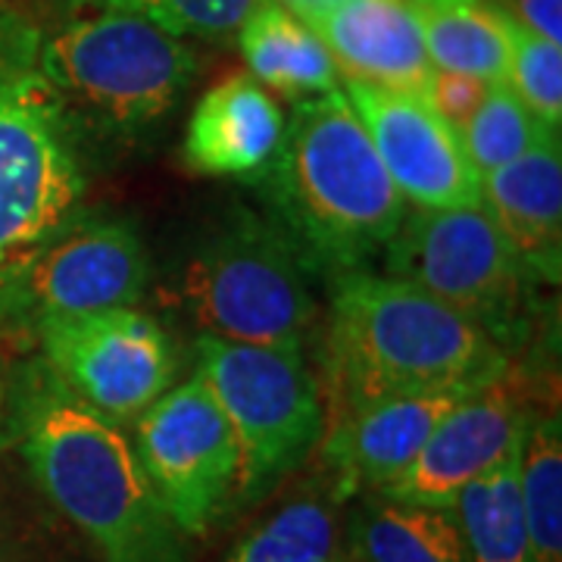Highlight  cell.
I'll return each instance as SVG.
<instances>
[{
	"instance_id": "1",
	"label": "cell",
	"mask_w": 562,
	"mask_h": 562,
	"mask_svg": "<svg viewBox=\"0 0 562 562\" xmlns=\"http://www.w3.org/2000/svg\"><path fill=\"white\" fill-rule=\"evenodd\" d=\"M13 431L44 497L103 562H191L188 535L154 494L122 425L85 406L47 366L25 384Z\"/></svg>"
},
{
	"instance_id": "2",
	"label": "cell",
	"mask_w": 562,
	"mask_h": 562,
	"mask_svg": "<svg viewBox=\"0 0 562 562\" xmlns=\"http://www.w3.org/2000/svg\"><path fill=\"white\" fill-rule=\"evenodd\" d=\"M325 360L335 419L387 397L479 391L506 372L501 344L475 322L409 281L366 269L335 281Z\"/></svg>"
},
{
	"instance_id": "3",
	"label": "cell",
	"mask_w": 562,
	"mask_h": 562,
	"mask_svg": "<svg viewBox=\"0 0 562 562\" xmlns=\"http://www.w3.org/2000/svg\"><path fill=\"white\" fill-rule=\"evenodd\" d=\"M269 169L297 247L338 276L384 254L406 216V198L341 88L294 106Z\"/></svg>"
},
{
	"instance_id": "4",
	"label": "cell",
	"mask_w": 562,
	"mask_h": 562,
	"mask_svg": "<svg viewBox=\"0 0 562 562\" xmlns=\"http://www.w3.org/2000/svg\"><path fill=\"white\" fill-rule=\"evenodd\" d=\"M81 198L79 120L41 69V22L0 0V297Z\"/></svg>"
},
{
	"instance_id": "5",
	"label": "cell",
	"mask_w": 562,
	"mask_h": 562,
	"mask_svg": "<svg viewBox=\"0 0 562 562\" xmlns=\"http://www.w3.org/2000/svg\"><path fill=\"white\" fill-rule=\"evenodd\" d=\"M41 69L66 106L110 132H144L166 120L198 72V54L138 13L76 3L41 25Z\"/></svg>"
},
{
	"instance_id": "6",
	"label": "cell",
	"mask_w": 562,
	"mask_h": 562,
	"mask_svg": "<svg viewBox=\"0 0 562 562\" xmlns=\"http://www.w3.org/2000/svg\"><path fill=\"white\" fill-rule=\"evenodd\" d=\"M181 303L203 335L232 344L301 350L319 319L297 241L254 216L198 247L181 276Z\"/></svg>"
},
{
	"instance_id": "7",
	"label": "cell",
	"mask_w": 562,
	"mask_h": 562,
	"mask_svg": "<svg viewBox=\"0 0 562 562\" xmlns=\"http://www.w3.org/2000/svg\"><path fill=\"white\" fill-rule=\"evenodd\" d=\"M198 372L238 441V506L266 501L325 435L319 382L303 350L203 335Z\"/></svg>"
},
{
	"instance_id": "8",
	"label": "cell",
	"mask_w": 562,
	"mask_h": 562,
	"mask_svg": "<svg viewBox=\"0 0 562 562\" xmlns=\"http://www.w3.org/2000/svg\"><path fill=\"white\" fill-rule=\"evenodd\" d=\"M384 276L422 288L494 341L522 325L528 266L482 203L419 206L384 247Z\"/></svg>"
},
{
	"instance_id": "9",
	"label": "cell",
	"mask_w": 562,
	"mask_h": 562,
	"mask_svg": "<svg viewBox=\"0 0 562 562\" xmlns=\"http://www.w3.org/2000/svg\"><path fill=\"white\" fill-rule=\"evenodd\" d=\"M132 450L188 538L206 535L238 506V441L201 372L140 413Z\"/></svg>"
},
{
	"instance_id": "10",
	"label": "cell",
	"mask_w": 562,
	"mask_h": 562,
	"mask_svg": "<svg viewBox=\"0 0 562 562\" xmlns=\"http://www.w3.org/2000/svg\"><path fill=\"white\" fill-rule=\"evenodd\" d=\"M44 366L103 419L135 422L172 387L176 350L162 325L135 306L35 325Z\"/></svg>"
},
{
	"instance_id": "11",
	"label": "cell",
	"mask_w": 562,
	"mask_h": 562,
	"mask_svg": "<svg viewBox=\"0 0 562 562\" xmlns=\"http://www.w3.org/2000/svg\"><path fill=\"white\" fill-rule=\"evenodd\" d=\"M147 279L150 260L128 222L76 213L0 297V319L13 316L38 325L135 306Z\"/></svg>"
},
{
	"instance_id": "12",
	"label": "cell",
	"mask_w": 562,
	"mask_h": 562,
	"mask_svg": "<svg viewBox=\"0 0 562 562\" xmlns=\"http://www.w3.org/2000/svg\"><path fill=\"white\" fill-rule=\"evenodd\" d=\"M341 81L344 98L360 116L375 154L406 201L416 206L482 203V176L465 157L457 132L428 101L347 76Z\"/></svg>"
},
{
	"instance_id": "13",
	"label": "cell",
	"mask_w": 562,
	"mask_h": 562,
	"mask_svg": "<svg viewBox=\"0 0 562 562\" xmlns=\"http://www.w3.org/2000/svg\"><path fill=\"white\" fill-rule=\"evenodd\" d=\"M528 419L531 416L503 391L501 382L487 384L462 397L435 425L419 457L379 494L416 506L453 509L462 487L487 475L522 441Z\"/></svg>"
},
{
	"instance_id": "14",
	"label": "cell",
	"mask_w": 562,
	"mask_h": 562,
	"mask_svg": "<svg viewBox=\"0 0 562 562\" xmlns=\"http://www.w3.org/2000/svg\"><path fill=\"white\" fill-rule=\"evenodd\" d=\"M482 391V387H479ZM475 391L406 394L366 403L331 422L322 435V457L331 472V497L344 501L362 491H384L419 457L435 425Z\"/></svg>"
},
{
	"instance_id": "15",
	"label": "cell",
	"mask_w": 562,
	"mask_h": 562,
	"mask_svg": "<svg viewBox=\"0 0 562 562\" xmlns=\"http://www.w3.org/2000/svg\"><path fill=\"white\" fill-rule=\"evenodd\" d=\"M306 25L328 47L341 76L425 101L435 63L403 0H344Z\"/></svg>"
},
{
	"instance_id": "16",
	"label": "cell",
	"mask_w": 562,
	"mask_h": 562,
	"mask_svg": "<svg viewBox=\"0 0 562 562\" xmlns=\"http://www.w3.org/2000/svg\"><path fill=\"white\" fill-rule=\"evenodd\" d=\"M284 135L279 103L250 72L213 85L188 122L181 157L201 176L266 172Z\"/></svg>"
},
{
	"instance_id": "17",
	"label": "cell",
	"mask_w": 562,
	"mask_h": 562,
	"mask_svg": "<svg viewBox=\"0 0 562 562\" xmlns=\"http://www.w3.org/2000/svg\"><path fill=\"white\" fill-rule=\"evenodd\" d=\"M482 206L528 266L531 279L560 281L562 150L550 138L482 176Z\"/></svg>"
},
{
	"instance_id": "18",
	"label": "cell",
	"mask_w": 562,
	"mask_h": 562,
	"mask_svg": "<svg viewBox=\"0 0 562 562\" xmlns=\"http://www.w3.org/2000/svg\"><path fill=\"white\" fill-rule=\"evenodd\" d=\"M250 76L288 98H316L341 85L328 47L306 22L276 0H260L238 29Z\"/></svg>"
},
{
	"instance_id": "19",
	"label": "cell",
	"mask_w": 562,
	"mask_h": 562,
	"mask_svg": "<svg viewBox=\"0 0 562 562\" xmlns=\"http://www.w3.org/2000/svg\"><path fill=\"white\" fill-rule=\"evenodd\" d=\"M353 553L360 562H469L453 509L369 497L353 516Z\"/></svg>"
},
{
	"instance_id": "20",
	"label": "cell",
	"mask_w": 562,
	"mask_h": 562,
	"mask_svg": "<svg viewBox=\"0 0 562 562\" xmlns=\"http://www.w3.org/2000/svg\"><path fill=\"white\" fill-rule=\"evenodd\" d=\"M435 69L506 81V32L491 0H403Z\"/></svg>"
},
{
	"instance_id": "21",
	"label": "cell",
	"mask_w": 562,
	"mask_h": 562,
	"mask_svg": "<svg viewBox=\"0 0 562 562\" xmlns=\"http://www.w3.org/2000/svg\"><path fill=\"white\" fill-rule=\"evenodd\" d=\"M522 441L487 475L462 487L457 497L453 513L469 550V562H535L519 497Z\"/></svg>"
},
{
	"instance_id": "22",
	"label": "cell",
	"mask_w": 562,
	"mask_h": 562,
	"mask_svg": "<svg viewBox=\"0 0 562 562\" xmlns=\"http://www.w3.org/2000/svg\"><path fill=\"white\" fill-rule=\"evenodd\" d=\"M519 497L535 562H562L560 416L528 419L519 457Z\"/></svg>"
},
{
	"instance_id": "23",
	"label": "cell",
	"mask_w": 562,
	"mask_h": 562,
	"mask_svg": "<svg viewBox=\"0 0 562 562\" xmlns=\"http://www.w3.org/2000/svg\"><path fill=\"white\" fill-rule=\"evenodd\" d=\"M225 562H338L335 497L303 494L279 506Z\"/></svg>"
},
{
	"instance_id": "24",
	"label": "cell",
	"mask_w": 562,
	"mask_h": 562,
	"mask_svg": "<svg viewBox=\"0 0 562 562\" xmlns=\"http://www.w3.org/2000/svg\"><path fill=\"white\" fill-rule=\"evenodd\" d=\"M462 150L475 172H494L509 160L535 150L538 144L560 138V132L547 128L528 106H525L506 81H491L484 101L457 132Z\"/></svg>"
},
{
	"instance_id": "25",
	"label": "cell",
	"mask_w": 562,
	"mask_h": 562,
	"mask_svg": "<svg viewBox=\"0 0 562 562\" xmlns=\"http://www.w3.org/2000/svg\"><path fill=\"white\" fill-rule=\"evenodd\" d=\"M506 32V85L513 94L538 116V120L560 132L562 122V44L541 38L538 32L525 29L522 22L501 13Z\"/></svg>"
},
{
	"instance_id": "26",
	"label": "cell",
	"mask_w": 562,
	"mask_h": 562,
	"mask_svg": "<svg viewBox=\"0 0 562 562\" xmlns=\"http://www.w3.org/2000/svg\"><path fill=\"white\" fill-rule=\"evenodd\" d=\"M76 3H103V7L128 10L157 22L176 38L222 44L238 35L241 22L260 0H76Z\"/></svg>"
},
{
	"instance_id": "27",
	"label": "cell",
	"mask_w": 562,
	"mask_h": 562,
	"mask_svg": "<svg viewBox=\"0 0 562 562\" xmlns=\"http://www.w3.org/2000/svg\"><path fill=\"white\" fill-rule=\"evenodd\" d=\"M487 85H491V81L475 79V76L435 69L425 101H428V106H431L453 132H460L462 125L469 122V116L479 110V103L484 101Z\"/></svg>"
},
{
	"instance_id": "28",
	"label": "cell",
	"mask_w": 562,
	"mask_h": 562,
	"mask_svg": "<svg viewBox=\"0 0 562 562\" xmlns=\"http://www.w3.org/2000/svg\"><path fill=\"white\" fill-rule=\"evenodd\" d=\"M491 3L509 20L538 32L541 38L562 44V0H491Z\"/></svg>"
},
{
	"instance_id": "29",
	"label": "cell",
	"mask_w": 562,
	"mask_h": 562,
	"mask_svg": "<svg viewBox=\"0 0 562 562\" xmlns=\"http://www.w3.org/2000/svg\"><path fill=\"white\" fill-rule=\"evenodd\" d=\"M276 3L288 7L291 13H297L303 22H310V20H316L319 13H325V10H331V7L344 3V0H276Z\"/></svg>"
},
{
	"instance_id": "30",
	"label": "cell",
	"mask_w": 562,
	"mask_h": 562,
	"mask_svg": "<svg viewBox=\"0 0 562 562\" xmlns=\"http://www.w3.org/2000/svg\"><path fill=\"white\" fill-rule=\"evenodd\" d=\"M0 416H3V382H0Z\"/></svg>"
}]
</instances>
